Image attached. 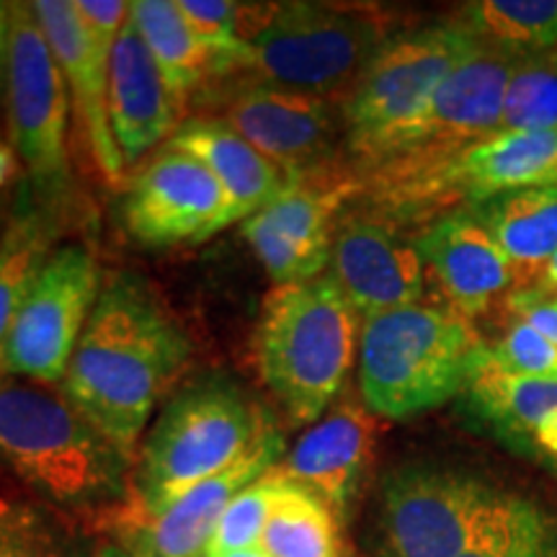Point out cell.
Segmentation results:
<instances>
[{"instance_id": "cell-26", "label": "cell", "mask_w": 557, "mask_h": 557, "mask_svg": "<svg viewBox=\"0 0 557 557\" xmlns=\"http://www.w3.org/2000/svg\"><path fill=\"white\" fill-rule=\"evenodd\" d=\"M338 529L323 500L282 475L259 547L269 557H341Z\"/></svg>"}, {"instance_id": "cell-28", "label": "cell", "mask_w": 557, "mask_h": 557, "mask_svg": "<svg viewBox=\"0 0 557 557\" xmlns=\"http://www.w3.org/2000/svg\"><path fill=\"white\" fill-rule=\"evenodd\" d=\"M557 129V47L524 54L508 78L498 132Z\"/></svg>"}, {"instance_id": "cell-24", "label": "cell", "mask_w": 557, "mask_h": 557, "mask_svg": "<svg viewBox=\"0 0 557 557\" xmlns=\"http://www.w3.org/2000/svg\"><path fill=\"white\" fill-rule=\"evenodd\" d=\"M145 45L178 99H189L209 78L233 75V58L197 37L176 0H137L129 3Z\"/></svg>"}, {"instance_id": "cell-33", "label": "cell", "mask_w": 557, "mask_h": 557, "mask_svg": "<svg viewBox=\"0 0 557 557\" xmlns=\"http://www.w3.org/2000/svg\"><path fill=\"white\" fill-rule=\"evenodd\" d=\"M504 315H511L521 323L532 325L540 336L557 346V289L545 282L527 284L513 289L504 299Z\"/></svg>"}, {"instance_id": "cell-17", "label": "cell", "mask_w": 557, "mask_h": 557, "mask_svg": "<svg viewBox=\"0 0 557 557\" xmlns=\"http://www.w3.org/2000/svg\"><path fill=\"white\" fill-rule=\"evenodd\" d=\"M377 438V416L357 395L344 393L297 438L278 462V472L318 496L344 521L372 472Z\"/></svg>"}, {"instance_id": "cell-36", "label": "cell", "mask_w": 557, "mask_h": 557, "mask_svg": "<svg viewBox=\"0 0 557 557\" xmlns=\"http://www.w3.org/2000/svg\"><path fill=\"white\" fill-rule=\"evenodd\" d=\"M90 557H135L129 549H124L120 542H103L90 553Z\"/></svg>"}, {"instance_id": "cell-15", "label": "cell", "mask_w": 557, "mask_h": 557, "mask_svg": "<svg viewBox=\"0 0 557 557\" xmlns=\"http://www.w3.org/2000/svg\"><path fill=\"white\" fill-rule=\"evenodd\" d=\"M220 120L289 173L329 165L338 137H346L336 101L261 81L230 88Z\"/></svg>"}, {"instance_id": "cell-7", "label": "cell", "mask_w": 557, "mask_h": 557, "mask_svg": "<svg viewBox=\"0 0 557 557\" xmlns=\"http://www.w3.org/2000/svg\"><path fill=\"white\" fill-rule=\"evenodd\" d=\"M380 11L331 3H276L269 24L243 50L235 73L320 99H348L385 41Z\"/></svg>"}, {"instance_id": "cell-4", "label": "cell", "mask_w": 557, "mask_h": 557, "mask_svg": "<svg viewBox=\"0 0 557 557\" xmlns=\"http://www.w3.org/2000/svg\"><path fill=\"white\" fill-rule=\"evenodd\" d=\"M271 416L233 380L209 374L181 387L139 444L120 508L152 517L220 475L259 442Z\"/></svg>"}, {"instance_id": "cell-16", "label": "cell", "mask_w": 557, "mask_h": 557, "mask_svg": "<svg viewBox=\"0 0 557 557\" xmlns=\"http://www.w3.org/2000/svg\"><path fill=\"white\" fill-rule=\"evenodd\" d=\"M329 267V276L364 318L408 308L423 297L426 269L416 238H408L398 220L374 209L341 214Z\"/></svg>"}, {"instance_id": "cell-8", "label": "cell", "mask_w": 557, "mask_h": 557, "mask_svg": "<svg viewBox=\"0 0 557 557\" xmlns=\"http://www.w3.org/2000/svg\"><path fill=\"white\" fill-rule=\"evenodd\" d=\"M478 50L480 41L457 18L393 34L341 103L346 145L357 163L413 122L438 86Z\"/></svg>"}, {"instance_id": "cell-5", "label": "cell", "mask_w": 557, "mask_h": 557, "mask_svg": "<svg viewBox=\"0 0 557 557\" xmlns=\"http://www.w3.org/2000/svg\"><path fill=\"white\" fill-rule=\"evenodd\" d=\"M359 336V312L329 274L269 292L256 325V364L292 421L315 423L338 400Z\"/></svg>"}, {"instance_id": "cell-29", "label": "cell", "mask_w": 557, "mask_h": 557, "mask_svg": "<svg viewBox=\"0 0 557 557\" xmlns=\"http://www.w3.org/2000/svg\"><path fill=\"white\" fill-rule=\"evenodd\" d=\"M0 557H86L50 511L24 498L0 496Z\"/></svg>"}, {"instance_id": "cell-25", "label": "cell", "mask_w": 557, "mask_h": 557, "mask_svg": "<svg viewBox=\"0 0 557 557\" xmlns=\"http://www.w3.org/2000/svg\"><path fill=\"white\" fill-rule=\"evenodd\" d=\"M54 212L45 205H21L0 233V346L24 305L41 267L50 259Z\"/></svg>"}, {"instance_id": "cell-21", "label": "cell", "mask_w": 557, "mask_h": 557, "mask_svg": "<svg viewBox=\"0 0 557 557\" xmlns=\"http://www.w3.org/2000/svg\"><path fill=\"white\" fill-rule=\"evenodd\" d=\"M181 116L184 99L165 83L129 11L109 60V124L124 165H135L176 135Z\"/></svg>"}, {"instance_id": "cell-12", "label": "cell", "mask_w": 557, "mask_h": 557, "mask_svg": "<svg viewBox=\"0 0 557 557\" xmlns=\"http://www.w3.org/2000/svg\"><path fill=\"white\" fill-rule=\"evenodd\" d=\"M361 197L359 173L320 165L295 173L278 197L243 222V238L267 269L274 287L323 276L331 263L341 209Z\"/></svg>"}, {"instance_id": "cell-37", "label": "cell", "mask_w": 557, "mask_h": 557, "mask_svg": "<svg viewBox=\"0 0 557 557\" xmlns=\"http://www.w3.org/2000/svg\"><path fill=\"white\" fill-rule=\"evenodd\" d=\"M540 282H545V284H549V287L557 289V253L549 259V263L545 267V274H542Z\"/></svg>"}, {"instance_id": "cell-18", "label": "cell", "mask_w": 557, "mask_h": 557, "mask_svg": "<svg viewBox=\"0 0 557 557\" xmlns=\"http://www.w3.org/2000/svg\"><path fill=\"white\" fill-rule=\"evenodd\" d=\"M416 248L449 308L465 318L483 315L519 289L513 267L472 207L431 218L416 235Z\"/></svg>"}, {"instance_id": "cell-3", "label": "cell", "mask_w": 557, "mask_h": 557, "mask_svg": "<svg viewBox=\"0 0 557 557\" xmlns=\"http://www.w3.org/2000/svg\"><path fill=\"white\" fill-rule=\"evenodd\" d=\"M491 364V344L449 305H408L364 318L359 393L377 418L403 421L468 389Z\"/></svg>"}, {"instance_id": "cell-9", "label": "cell", "mask_w": 557, "mask_h": 557, "mask_svg": "<svg viewBox=\"0 0 557 557\" xmlns=\"http://www.w3.org/2000/svg\"><path fill=\"white\" fill-rule=\"evenodd\" d=\"M517 60V54L480 45V50L438 86L413 122L387 135L359 160V176L426 169L498 135L506 86Z\"/></svg>"}, {"instance_id": "cell-23", "label": "cell", "mask_w": 557, "mask_h": 557, "mask_svg": "<svg viewBox=\"0 0 557 557\" xmlns=\"http://www.w3.org/2000/svg\"><path fill=\"white\" fill-rule=\"evenodd\" d=\"M472 212L504 250L519 287L540 282L557 253V184L498 194Z\"/></svg>"}, {"instance_id": "cell-34", "label": "cell", "mask_w": 557, "mask_h": 557, "mask_svg": "<svg viewBox=\"0 0 557 557\" xmlns=\"http://www.w3.org/2000/svg\"><path fill=\"white\" fill-rule=\"evenodd\" d=\"M11 13H13V3H3V0H0V78H3L5 67H9Z\"/></svg>"}, {"instance_id": "cell-30", "label": "cell", "mask_w": 557, "mask_h": 557, "mask_svg": "<svg viewBox=\"0 0 557 557\" xmlns=\"http://www.w3.org/2000/svg\"><path fill=\"white\" fill-rule=\"evenodd\" d=\"M282 485V472L271 468L267 475H261L256 483H250L246 491H240L233 498V504L225 508L212 540H209L205 557H218L235 549L259 547L263 529H267L269 513L274 508V498Z\"/></svg>"}, {"instance_id": "cell-11", "label": "cell", "mask_w": 557, "mask_h": 557, "mask_svg": "<svg viewBox=\"0 0 557 557\" xmlns=\"http://www.w3.org/2000/svg\"><path fill=\"white\" fill-rule=\"evenodd\" d=\"M5 88L13 150L29 171L34 186L45 197H54L65 189L70 176V94L34 3H13Z\"/></svg>"}, {"instance_id": "cell-13", "label": "cell", "mask_w": 557, "mask_h": 557, "mask_svg": "<svg viewBox=\"0 0 557 557\" xmlns=\"http://www.w3.org/2000/svg\"><path fill=\"white\" fill-rule=\"evenodd\" d=\"M122 218L132 238L163 248L212 238L233 225V209L201 160L165 145L132 181Z\"/></svg>"}, {"instance_id": "cell-39", "label": "cell", "mask_w": 557, "mask_h": 557, "mask_svg": "<svg viewBox=\"0 0 557 557\" xmlns=\"http://www.w3.org/2000/svg\"><path fill=\"white\" fill-rule=\"evenodd\" d=\"M0 220H3V218H0Z\"/></svg>"}, {"instance_id": "cell-27", "label": "cell", "mask_w": 557, "mask_h": 557, "mask_svg": "<svg viewBox=\"0 0 557 557\" xmlns=\"http://www.w3.org/2000/svg\"><path fill=\"white\" fill-rule=\"evenodd\" d=\"M457 21L480 45L517 58L557 47V0H478Z\"/></svg>"}, {"instance_id": "cell-6", "label": "cell", "mask_w": 557, "mask_h": 557, "mask_svg": "<svg viewBox=\"0 0 557 557\" xmlns=\"http://www.w3.org/2000/svg\"><path fill=\"white\" fill-rule=\"evenodd\" d=\"M537 506L480 472L406 465L382 483L380 557H462Z\"/></svg>"}, {"instance_id": "cell-38", "label": "cell", "mask_w": 557, "mask_h": 557, "mask_svg": "<svg viewBox=\"0 0 557 557\" xmlns=\"http://www.w3.org/2000/svg\"><path fill=\"white\" fill-rule=\"evenodd\" d=\"M218 557H269V555L263 553L261 547H246V549H235V553H225Z\"/></svg>"}, {"instance_id": "cell-31", "label": "cell", "mask_w": 557, "mask_h": 557, "mask_svg": "<svg viewBox=\"0 0 557 557\" xmlns=\"http://www.w3.org/2000/svg\"><path fill=\"white\" fill-rule=\"evenodd\" d=\"M491 364L508 377H549L557 374V346L532 325L504 315L496 344H491Z\"/></svg>"}, {"instance_id": "cell-20", "label": "cell", "mask_w": 557, "mask_h": 557, "mask_svg": "<svg viewBox=\"0 0 557 557\" xmlns=\"http://www.w3.org/2000/svg\"><path fill=\"white\" fill-rule=\"evenodd\" d=\"M47 45L65 75L67 94L86 129L90 156L103 178L122 181L124 165L120 145L109 124V60L107 47L96 45L83 24L75 0H37L34 3Z\"/></svg>"}, {"instance_id": "cell-19", "label": "cell", "mask_w": 557, "mask_h": 557, "mask_svg": "<svg viewBox=\"0 0 557 557\" xmlns=\"http://www.w3.org/2000/svg\"><path fill=\"white\" fill-rule=\"evenodd\" d=\"M457 400L470 429L557 478V374L508 377L487 364Z\"/></svg>"}, {"instance_id": "cell-32", "label": "cell", "mask_w": 557, "mask_h": 557, "mask_svg": "<svg viewBox=\"0 0 557 557\" xmlns=\"http://www.w3.org/2000/svg\"><path fill=\"white\" fill-rule=\"evenodd\" d=\"M462 557H557V513L540 504Z\"/></svg>"}, {"instance_id": "cell-35", "label": "cell", "mask_w": 557, "mask_h": 557, "mask_svg": "<svg viewBox=\"0 0 557 557\" xmlns=\"http://www.w3.org/2000/svg\"><path fill=\"white\" fill-rule=\"evenodd\" d=\"M16 152H13L9 145L0 143V189H3L5 184L13 178V173H16Z\"/></svg>"}, {"instance_id": "cell-22", "label": "cell", "mask_w": 557, "mask_h": 557, "mask_svg": "<svg viewBox=\"0 0 557 557\" xmlns=\"http://www.w3.org/2000/svg\"><path fill=\"white\" fill-rule=\"evenodd\" d=\"M189 152L220 181L233 209V222H246L278 197L295 173L284 171L222 120H189L169 139Z\"/></svg>"}, {"instance_id": "cell-2", "label": "cell", "mask_w": 557, "mask_h": 557, "mask_svg": "<svg viewBox=\"0 0 557 557\" xmlns=\"http://www.w3.org/2000/svg\"><path fill=\"white\" fill-rule=\"evenodd\" d=\"M0 465L54 506L111 511L129 496V459L37 380L0 374Z\"/></svg>"}, {"instance_id": "cell-10", "label": "cell", "mask_w": 557, "mask_h": 557, "mask_svg": "<svg viewBox=\"0 0 557 557\" xmlns=\"http://www.w3.org/2000/svg\"><path fill=\"white\" fill-rule=\"evenodd\" d=\"M101 287L94 250L83 243L54 248L5 333L0 369L11 377L62 385Z\"/></svg>"}, {"instance_id": "cell-14", "label": "cell", "mask_w": 557, "mask_h": 557, "mask_svg": "<svg viewBox=\"0 0 557 557\" xmlns=\"http://www.w3.org/2000/svg\"><path fill=\"white\" fill-rule=\"evenodd\" d=\"M282 455L284 438L271 423L238 462L186 491L160 513L135 517L116 506L109 511L107 524L135 557H205L225 508L240 491L276 468Z\"/></svg>"}, {"instance_id": "cell-1", "label": "cell", "mask_w": 557, "mask_h": 557, "mask_svg": "<svg viewBox=\"0 0 557 557\" xmlns=\"http://www.w3.org/2000/svg\"><path fill=\"white\" fill-rule=\"evenodd\" d=\"M191 346L176 318L137 274L103 282L70 359L62 393L135 462L158 400L189 364Z\"/></svg>"}]
</instances>
